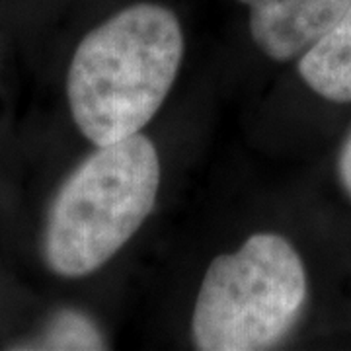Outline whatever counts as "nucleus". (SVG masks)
<instances>
[{"label":"nucleus","instance_id":"1","mask_svg":"<svg viewBox=\"0 0 351 351\" xmlns=\"http://www.w3.org/2000/svg\"><path fill=\"white\" fill-rule=\"evenodd\" d=\"M184 57L176 14L137 2L94 27L76 47L66 78L80 133L96 147L141 133L174 86Z\"/></svg>","mask_w":351,"mask_h":351},{"label":"nucleus","instance_id":"2","mask_svg":"<svg viewBox=\"0 0 351 351\" xmlns=\"http://www.w3.org/2000/svg\"><path fill=\"white\" fill-rule=\"evenodd\" d=\"M158 186L160 160L149 137L98 147L51 203L43 232L51 271L75 279L110 262L151 215Z\"/></svg>","mask_w":351,"mask_h":351},{"label":"nucleus","instance_id":"3","mask_svg":"<svg viewBox=\"0 0 351 351\" xmlns=\"http://www.w3.org/2000/svg\"><path fill=\"white\" fill-rule=\"evenodd\" d=\"M304 301L301 256L283 237L258 232L209 265L191 318L193 343L201 351L269 350L295 326Z\"/></svg>","mask_w":351,"mask_h":351},{"label":"nucleus","instance_id":"4","mask_svg":"<svg viewBox=\"0 0 351 351\" xmlns=\"http://www.w3.org/2000/svg\"><path fill=\"white\" fill-rule=\"evenodd\" d=\"M250 10V34L274 61L302 57L332 29L351 0H239Z\"/></svg>","mask_w":351,"mask_h":351},{"label":"nucleus","instance_id":"5","mask_svg":"<svg viewBox=\"0 0 351 351\" xmlns=\"http://www.w3.org/2000/svg\"><path fill=\"white\" fill-rule=\"evenodd\" d=\"M299 75L322 98L351 101V2L326 36L302 55Z\"/></svg>","mask_w":351,"mask_h":351},{"label":"nucleus","instance_id":"6","mask_svg":"<svg viewBox=\"0 0 351 351\" xmlns=\"http://www.w3.org/2000/svg\"><path fill=\"white\" fill-rule=\"evenodd\" d=\"M16 350H106V339L90 316L80 311H61L39 338Z\"/></svg>","mask_w":351,"mask_h":351},{"label":"nucleus","instance_id":"7","mask_svg":"<svg viewBox=\"0 0 351 351\" xmlns=\"http://www.w3.org/2000/svg\"><path fill=\"white\" fill-rule=\"evenodd\" d=\"M338 176L341 182V188L346 189V193L350 195L351 199V133L346 138L341 152H339L338 160Z\"/></svg>","mask_w":351,"mask_h":351}]
</instances>
